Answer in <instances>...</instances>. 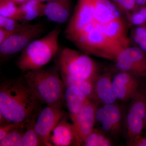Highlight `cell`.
<instances>
[{
  "label": "cell",
  "instance_id": "1",
  "mask_svg": "<svg viewBox=\"0 0 146 146\" xmlns=\"http://www.w3.org/2000/svg\"><path fill=\"white\" fill-rule=\"evenodd\" d=\"M43 104L23 76L1 81L0 114L8 122L25 125L37 117Z\"/></svg>",
  "mask_w": 146,
  "mask_h": 146
},
{
  "label": "cell",
  "instance_id": "2",
  "mask_svg": "<svg viewBox=\"0 0 146 146\" xmlns=\"http://www.w3.org/2000/svg\"><path fill=\"white\" fill-rule=\"evenodd\" d=\"M22 75L42 103L62 108L65 86L56 65L43 67Z\"/></svg>",
  "mask_w": 146,
  "mask_h": 146
},
{
  "label": "cell",
  "instance_id": "3",
  "mask_svg": "<svg viewBox=\"0 0 146 146\" xmlns=\"http://www.w3.org/2000/svg\"><path fill=\"white\" fill-rule=\"evenodd\" d=\"M60 25L46 35L31 42L21 52L16 65L22 74L44 67L57 55L59 50Z\"/></svg>",
  "mask_w": 146,
  "mask_h": 146
},
{
  "label": "cell",
  "instance_id": "4",
  "mask_svg": "<svg viewBox=\"0 0 146 146\" xmlns=\"http://www.w3.org/2000/svg\"><path fill=\"white\" fill-rule=\"evenodd\" d=\"M56 57L55 65L60 73L93 82L100 74L98 64L84 53L64 48Z\"/></svg>",
  "mask_w": 146,
  "mask_h": 146
},
{
  "label": "cell",
  "instance_id": "5",
  "mask_svg": "<svg viewBox=\"0 0 146 146\" xmlns=\"http://www.w3.org/2000/svg\"><path fill=\"white\" fill-rule=\"evenodd\" d=\"M73 43L88 55L114 61L125 48L106 35L96 24L88 28Z\"/></svg>",
  "mask_w": 146,
  "mask_h": 146
},
{
  "label": "cell",
  "instance_id": "6",
  "mask_svg": "<svg viewBox=\"0 0 146 146\" xmlns=\"http://www.w3.org/2000/svg\"><path fill=\"white\" fill-rule=\"evenodd\" d=\"M45 31L41 23L27 24L16 31L0 45L1 62L21 52L31 42L39 38Z\"/></svg>",
  "mask_w": 146,
  "mask_h": 146
},
{
  "label": "cell",
  "instance_id": "7",
  "mask_svg": "<svg viewBox=\"0 0 146 146\" xmlns=\"http://www.w3.org/2000/svg\"><path fill=\"white\" fill-rule=\"evenodd\" d=\"M146 87L141 86L131 100L125 120V136L127 145L141 135L145 127Z\"/></svg>",
  "mask_w": 146,
  "mask_h": 146
},
{
  "label": "cell",
  "instance_id": "8",
  "mask_svg": "<svg viewBox=\"0 0 146 146\" xmlns=\"http://www.w3.org/2000/svg\"><path fill=\"white\" fill-rule=\"evenodd\" d=\"M95 24L92 1L78 0L65 29V37L73 42L88 28Z\"/></svg>",
  "mask_w": 146,
  "mask_h": 146
},
{
  "label": "cell",
  "instance_id": "9",
  "mask_svg": "<svg viewBox=\"0 0 146 146\" xmlns=\"http://www.w3.org/2000/svg\"><path fill=\"white\" fill-rule=\"evenodd\" d=\"M119 72L129 73L139 78H146V52L136 46H128L118 54L115 60Z\"/></svg>",
  "mask_w": 146,
  "mask_h": 146
},
{
  "label": "cell",
  "instance_id": "10",
  "mask_svg": "<svg viewBox=\"0 0 146 146\" xmlns=\"http://www.w3.org/2000/svg\"><path fill=\"white\" fill-rule=\"evenodd\" d=\"M65 116L62 108L50 106L41 110L38 113L35 124V129L44 146H52L50 142L51 133Z\"/></svg>",
  "mask_w": 146,
  "mask_h": 146
},
{
  "label": "cell",
  "instance_id": "11",
  "mask_svg": "<svg viewBox=\"0 0 146 146\" xmlns=\"http://www.w3.org/2000/svg\"><path fill=\"white\" fill-rule=\"evenodd\" d=\"M98 105L97 102L88 100L75 117L72 120L75 129L76 145H83L85 139L94 129L96 111Z\"/></svg>",
  "mask_w": 146,
  "mask_h": 146
},
{
  "label": "cell",
  "instance_id": "12",
  "mask_svg": "<svg viewBox=\"0 0 146 146\" xmlns=\"http://www.w3.org/2000/svg\"><path fill=\"white\" fill-rule=\"evenodd\" d=\"M96 122L101 125L105 133L116 136L119 133L122 123V112L116 104H103L97 108Z\"/></svg>",
  "mask_w": 146,
  "mask_h": 146
},
{
  "label": "cell",
  "instance_id": "13",
  "mask_svg": "<svg viewBox=\"0 0 146 146\" xmlns=\"http://www.w3.org/2000/svg\"><path fill=\"white\" fill-rule=\"evenodd\" d=\"M112 84L117 100L124 102L132 100L141 86L140 78L123 72L112 77Z\"/></svg>",
  "mask_w": 146,
  "mask_h": 146
},
{
  "label": "cell",
  "instance_id": "14",
  "mask_svg": "<svg viewBox=\"0 0 146 146\" xmlns=\"http://www.w3.org/2000/svg\"><path fill=\"white\" fill-rule=\"evenodd\" d=\"M72 12V0H52L45 5L44 16L50 21L63 24L70 21Z\"/></svg>",
  "mask_w": 146,
  "mask_h": 146
},
{
  "label": "cell",
  "instance_id": "15",
  "mask_svg": "<svg viewBox=\"0 0 146 146\" xmlns=\"http://www.w3.org/2000/svg\"><path fill=\"white\" fill-rule=\"evenodd\" d=\"M112 76L110 72L99 74L94 81L96 101L99 104H109L117 100L112 84Z\"/></svg>",
  "mask_w": 146,
  "mask_h": 146
},
{
  "label": "cell",
  "instance_id": "16",
  "mask_svg": "<svg viewBox=\"0 0 146 146\" xmlns=\"http://www.w3.org/2000/svg\"><path fill=\"white\" fill-rule=\"evenodd\" d=\"M50 142L52 146L76 145L74 126L67 121L66 116L61 119L54 129L50 136Z\"/></svg>",
  "mask_w": 146,
  "mask_h": 146
},
{
  "label": "cell",
  "instance_id": "17",
  "mask_svg": "<svg viewBox=\"0 0 146 146\" xmlns=\"http://www.w3.org/2000/svg\"><path fill=\"white\" fill-rule=\"evenodd\" d=\"M104 34L125 48L129 46L130 40L128 36L127 27L121 17L108 23L96 25Z\"/></svg>",
  "mask_w": 146,
  "mask_h": 146
},
{
  "label": "cell",
  "instance_id": "18",
  "mask_svg": "<svg viewBox=\"0 0 146 146\" xmlns=\"http://www.w3.org/2000/svg\"><path fill=\"white\" fill-rule=\"evenodd\" d=\"M96 25L108 23L121 17V13L110 0H91Z\"/></svg>",
  "mask_w": 146,
  "mask_h": 146
},
{
  "label": "cell",
  "instance_id": "19",
  "mask_svg": "<svg viewBox=\"0 0 146 146\" xmlns=\"http://www.w3.org/2000/svg\"><path fill=\"white\" fill-rule=\"evenodd\" d=\"M89 99L85 94L76 87L65 86L64 102L69 110L71 120L75 117Z\"/></svg>",
  "mask_w": 146,
  "mask_h": 146
},
{
  "label": "cell",
  "instance_id": "20",
  "mask_svg": "<svg viewBox=\"0 0 146 146\" xmlns=\"http://www.w3.org/2000/svg\"><path fill=\"white\" fill-rule=\"evenodd\" d=\"M45 4L38 0H27L18 5L20 22L29 24L34 19L44 16Z\"/></svg>",
  "mask_w": 146,
  "mask_h": 146
},
{
  "label": "cell",
  "instance_id": "21",
  "mask_svg": "<svg viewBox=\"0 0 146 146\" xmlns=\"http://www.w3.org/2000/svg\"><path fill=\"white\" fill-rule=\"evenodd\" d=\"M65 86H74L85 94L89 99L96 101L94 82L60 73Z\"/></svg>",
  "mask_w": 146,
  "mask_h": 146
},
{
  "label": "cell",
  "instance_id": "22",
  "mask_svg": "<svg viewBox=\"0 0 146 146\" xmlns=\"http://www.w3.org/2000/svg\"><path fill=\"white\" fill-rule=\"evenodd\" d=\"M35 117L25 124V130L21 142V146H44L35 129L36 118Z\"/></svg>",
  "mask_w": 146,
  "mask_h": 146
},
{
  "label": "cell",
  "instance_id": "23",
  "mask_svg": "<svg viewBox=\"0 0 146 146\" xmlns=\"http://www.w3.org/2000/svg\"><path fill=\"white\" fill-rule=\"evenodd\" d=\"M106 133L101 129L94 128L84 142L85 146H110L113 145L111 139Z\"/></svg>",
  "mask_w": 146,
  "mask_h": 146
},
{
  "label": "cell",
  "instance_id": "24",
  "mask_svg": "<svg viewBox=\"0 0 146 146\" xmlns=\"http://www.w3.org/2000/svg\"><path fill=\"white\" fill-rule=\"evenodd\" d=\"M25 125H21L0 140V146H21Z\"/></svg>",
  "mask_w": 146,
  "mask_h": 146
},
{
  "label": "cell",
  "instance_id": "25",
  "mask_svg": "<svg viewBox=\"0 0 146 146\" xmlns=\"http://www.w3.org/2000/svg\"><path fill=\"white\" fill-rule=\"evenodd\" d=\"M0 16L20 21L18 5L9 0H0Z\"/></svg>",
  "mask_w": 146,
  "mask_h": 146
},
{
  "label": "cell",
  "instance_id": "26",
  "mask_svg": "<svg viewBox=\"0 0 146 146\" xmlns=\"http://www.w3.org/2000/svg\"><path fill=\"white\" fill-rule=\"evenodd\" d=\"M129 39L134 43V46L146 52V26L133 27Z\"/></svg>",
  "mask_w": 146,
  "mask_h": 146
},
{
  "label": "cell",
  "instance_id": "27",
  "mask_svg": "<svg viewBox=\"0 0 146 146\" xmlns=\"http://www.w3.org/2000/svg\"><path fill=\"white\" fill-rule=\"evenodd\" d=\"M120 13L125 15L138 8L135 0H110Z\"/></svg>",
  "mask_w": 146,
  "mask_h": 146
},
{
  "label": "cell",
  "instance_id": "28",
  "mask_svg": "<svg viewBox=\"0 0 146 146\" xmlns=\"http://www.w3.org/2000/svg\"><path fill=\"white\" fill-rule=\"evenodd\" d=\"M27 24L23 23L15 19L0 16V28L9 31H16Z\"/></svg>",
  "mask_w": 146,
  "mask_h": 146
},
{
  "label": "cell",
  "instance_id": "29",
  "mask_svg": "<svg viewBox=\"0 0 146 146\" xmlns=\"http://www.w3.org/2000/svg\"><path fill=\"white\" fill-rule=\"evenodd\" d=\"M21 125L10 122L0 125V140L4 138L9 133Z\"/></svg>",
  "mask_w": 146,
  "mask_h": 146
},
{
  "label": "cell",
  "instance_id": "30",
  "mask_svg": "<svg viewBox=\"0 0 146 146\" xmlns=\"http://www.w3.org/2000/svg\"><path fill=\"white\" fill-rule=\"evenodd\" d=\"M131 146H146V137L140 135L131 141L128 145Z\"/></svg>",
  "mask_w": 146,
  "mask_h": 146
},
{
  "label": "cell",
  "instance_id": "31",
  "mask_svg": "<svg viewBox=\"0 0 146 146\" xmlns=\"http://www.w3.org/2000/svg\"><path fill=\"white\" fill-rule=\"evenodd\" d=\"M15 31H9L0 28V45L2 44L3 42L5 41Z\"/></svg>",
  "mask_w": 146,
  "mask_h": 146
},
{
  "label": "cell",
  "instance_id": "32",
  "mask_svg": "<svg viewBox=\"0 0 146 146\" xmlns=\"http://www.w3.org/2000/svg\"><path fill=\"white\" fill-rule=\"evenodd\" d=\"M138 7L146 6V0H135Z\"/></svg>",
  "mask_w": 146,
  "mask_h": 146
},
{
  "label": "cell",
  "instance_id": "33",
  "mask_svg": "<svg viewBox=\"0 0 146 146\" xmlns=\"http://www.w3.org/2000/svg\"><path fill=\"white\" fill-rule=\"evenodd\" d=\"M9 1L15 3L17 5H20L22 4L23 3L25 2L27 0H9Z\"/></svg>",
  "mask_w": 146,
  "mask_h": 146
},
{
  "label": "cell",
  "instance_id": "34",
  "mask_svg": "<svg viewBox=\"0 0 146 146\" xmlns=\"http://www.w3.org/2000/svg\"><path fill=\"white\" fill-rule=\"evenodd\" d=\"M38 1H40L42 2H48L49 1H52V0H38Z\"/></svg>",
  "mask_w": 146,
  "mask_h": 146
},
{
  "label": "cell",
  "instance_id": "35",
  "mask_svg": "<svg viewBox=\"0 0 146 146\" xmlns=\"http://www.w3.org/2000/svg\"><path fill=\"white\" fill-rule=\"evenodd\" d=\"M146 126V112H145V127Z\"/></svg>",
  "mask_w": 146,
  "mask_h": 146
}]
</instances>
